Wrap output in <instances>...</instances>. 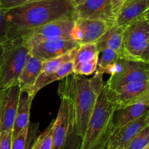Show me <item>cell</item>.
Wrapping results in <instances>:
<instances>
[{
    "label": "cell",
    "instance_id": "cell-12",
    "mask_svg": "<svg viewBox=\"0 0 149 149\" xmlns=\"http://www.w3.org/2000/svg\"><path fill=\"white\" fill-rule=\"evenodd\" d=\"M149 124V109L138 119L122 127L113 129L106 149H124L128 143Z\"/></svg>",
    "mask_w": 149,
    "mask_h": 149
},
{
    "label": "cell",
    "instance_id": "cell-29",
    "mask_svg": "<svg viewBox=\"0 0 149 149\" xmlns=\"http://www.w3.org/2000/svg\"><path fill=\"white\" fill-rule=\"evenodd\" d=\"M31 1V0H0V6L4 13H5L12 9L27 4Z\"/></svg>",
    "mask_w": 149,
    "mask_h": 149
},
{
    "label": "cell",
    "instance_id": "cell-15",
    "mask_svg": "<svg viewBox=\"0 0 149 149\" xmlns=\"http://www.w3.org/2000/svg\"><path fill=\"white\" fill-rule=\"evenodd\" d=\"M149 9V0H125L116 17L115 24L126 28L142 17Z\"/></svg>",
    "mask_w": 149,
    "mask_h": 149
},
{
    "label": "cell",
    "instance_id": "cell-4",
    "mask_svg": "<svg viewBox=\"0 0 149 149\" xmlns=\"http://www.w3.org/2000/svg\"><path fill=\"white\" fill-rule=\"evenodd\" d=\"M0 50V89H5L18 85L30 51L26 42H5Z\"/></svg>",
    "mask_w": 149,
    "mask_h": 149
},
{
    "label": "cell",
    "instance_id": "cell-22",
    "mask_svg": "<svg viewBox=\"0 0 149 149\" xmlns=\"http://www.w3.org/2000/svg\"><path fill=\"white\" fill-rule=\"evenodd\" d=\"M77 48H78V47L68 51V52L65 53L63 54V55L60 56L43 61L42 72L39 74V77H43V76L47 75V74H50V73L56 71L58 68H60L61 66L63 65L65 63L72 61L74 59L76 52H77Z\"/></svg>",
    "mask_w": 149,
    "mask_h": 149
},
{
    "label": "cell",
    "instance_id": "cell-18",
    "mask_svg": "<svg viewBox=\"0 0 149 149\" xmlns=\"http://www.w3.org/2000/svg\"><path fill=\"white\" fill-rule=\"evenodd\" d=\"M32 101L26 91H20L18 106L13 129V138L16 137L23 129L29 126Z\"/></svg>",
    "mask_w": 149,
    "mask_h": 149
},
{
    "label": "cell",
    "instance_id": "cell-37",
    "mask_svg": "<svg viewBox=\"0 0 149 149\" xmlns=\"http://www.w3.org/2000/svg\"><path fill=\"white\" fill-rule=\"evenodd\" d=\"M41 1V0H31V1H29V2H32V1Z\"/></svg>",
    "mask_w": 149,
    "mask_h": 149
},
{
    "label": "cell",
    "instance_id": "cell-8",
    "mask_svg": "<svg viewBox=\"0 0 149 149\" xmlns=\"http://www.w3.org/2000/svg\"><path fill=\"white\" fill-rule=\"evenodd\" d=\"M61 105L58 115L52 124V149H62L68 134L75 129L72 104L67 96L60 94Z\"/></svg>",
    "mask_w": 149,
    "mask_h": 149
},
{
    "label": "cell",
    "instance_id": "cell-2",
    "mask_svg": "<svg viewBox=\"0 0 149 149\" xmlns=\"http://www.w3.org/2000/svg\"><path fill=\"white\" fill-rule=\"evenodd\" d=\"M58 93V95L67 96L71 101L74 113L75 131L82 138L98 94L91 87L90 79L74 73L61 80Z\"/></svg>",
    "mask_w": 149,
    "mask_h": 149
},
{
    "label": "cell",
    "instance_id": "cell-38",
    "mask_svg": "<svg viewBox=\"0 0 149 149\" xmlns=\"http://www.w3.org/2000/svg\"><path fill=\"white\" fill-rule=\"evenodd\" d=\"M144 149H149V144L148 145H147L146 146V147L145 148H144Z\"/></svg>",
    "mask_w": 149,
    "mask_h": 149
},
{
    "label": "cell",
    "instance_id": "cell-10",
    "mask_svg": "<svg viewBox=\"0 0 149 149\" xmlns=\"http://www.w3.org/2000/svg\"><path fill=\"white\" fill-rule=\"evenodd\" d=\"M111 25L102 20L75 18L72 38L79 45L95 43Z\"/></svg>",
    "mask_w": 149,
    "mask_h": 149
},
{
    "label": "cell",
    "instance_id": "cell-9",
    "mask_svg": "<svg viewBox=\"0 0 149 149\" xmlns=\"http://www.w3.org/2000/svg\"><path fill=\"white\" fill-rule=\"evenodd\" d=\"M74 17L102 20L110 24H114L116 21L111 0H86L74 7Z\"/></svg>",
    "mask_w": 149,
    "mask_h": 149
},
{
    "label": "cell",
    "instance_id": "cell-21",
    "mask_svg": "<svg viewBox=\"0 0 149 149\" xmlns=\"http://www.w3.org/2000/svg\"><path fill=\"white\" fill-rule=\"evenodd\" d=\"M99 55L96 43H87L78 47L73 59V69L89 62Z\"/></svg>",
    "mask_w": 149,
    "mask_h": 149
},
{
    "label": "cell",
    "instance_id": "cell-1",
    "mask_svg": "<svg viewBox=\"0 0 149 149\" xmlns=\"http://www.w3.org/2000/svg\"><path fill=\"white\" fill-rule=\"evenodd\" d=\"M74 16L71 0L32 1L4 13L7 42H19L33 29L55 20Z\"/></svg>",
    "mask_w": 149,
    "mask_h": 149
},
{
    "label": "cell",
    "instance_id": "cell-25",
    "mask_svg": "<svg viewBox=\"0 0 149 149\" xmlns=\"http://www.w3.org/2000/svg\"><path fill=\"white\" fill-rule=\"evenodd\" d=\"M52 124L49 127L39 135L33 144L31 149H52Z\"/></svg>",
    "mask_w": 149,
    "mask_h": 149
},
{
    "label": "cell",
    "instance_id": "cell-16",
    "mask_svg": "<svg viewBox=\"0 0 149 149\" xmlns=\"http://www.w3.org/2000/svg\"><path fill=\"white\" fill-rule=\"evenodd\" d=\"M149 109V97L121 109L116 110L113 115V129L122 127L138 119Z\"/></svg>",
    "mask_w": 149,
    "mask_h": 149
},
{
    "label": "cell",
    "instance_id": "cell-26",
    "mask_svg": "<svg viewBox=\"0 0 149 149\" xmlns=\"http://www.w3.org/2000/svg\"><path fill=\"white\" fill-rule=\"evenodd\" d=\"M29 131V126L23 129L16 137L12 139L11 149H28L30 144Z\"/></svg>",
    "mask_w": 149,
    "mask_h": 149
},
{
    "label": "cell",
    "instance_id": "cell-13",
    "mask_svg": "<svg viewBox=\"0 0 149 149\" xmlns=\"http://www.w3.org/2000/svg\"><path fill=\"white\" fill-rule=\"evenodd\" d=\"M75 24V17L63 18L55 20L33 29L29 32L21 42H24L29 37H36L45 39H72V32Z\"/></svg>",
    "mask_w": 149,
    "mask_h": 149
},
{
    "label": "cell",
    "instance_id": "cell-39",
    "mask_svg": "<svg viewBox=\"0 0 149 149\" xmlns=\"http://www.w3.org/2000/svg\"><path fill=\"white\" fill-rule=\"evenodd\" d=\"M0 58H1V50H0Z\"/></svg>",
    "mask_w": 149,
    "mask_h": 149
},
{
    "label": "cell",
    "instance_id": "cell-24",
    "mask_svg": "<svg viewBox=\"0 0 149 149\" xmlns=\"http://www.w3.org/2000/svg\"><path fill=\"white\" fill-rule=\"evenodd\" d=\"M149 144V124L143 129L124 149H144Z\"/></svg>",
    "mask_w": 149,
    "mask_h": 149
},
{
    "label": "cell",
    "instance_id": "cell-35",
    "mask_svg": "<svg viewBox=\"0 0 149 149\" xmlns=\"http://www.w3.org/2000/svg\"><path fill=\"white\" fill-rule=\"evenodd\" d=\"M143 17L145 18L146 19V20H148L149 21V9L148 10H147L146 12L145 13H144L143 15Z\"/></svg>",
    "mask_w": 149,
    "mask_h": 149
},
{
    "label": "cell",
    "instance_id": "cell-28",
    "mask_svg": "<svg viewBox=\"0 0 149 149\" xmlns=\"http://www.w3.org/2000/svg\"><path fill=\"white\" fill-rule=\"evenodd\" d=\"M81 137L77 134L75 129L68 134L62 149H81Z\"/></svg>",
    "mask_w": 149,
    "mask_h": 149
},
{
    "label": "cell",
    "instance_id": "cell-31",
    "mask_svg": "<svg viewBox=\"0 0 149 149\" xmlns=\"http://www.w3.org/2000/svg\"><path fill=\"white\" fill-rule=\"evenodd\" d=\"M7 42V27H6L4 13L0 6V46Z\"/></svg>",
    "mask_w": 149,
    "mask_h": 149
},
{
    "label": "cell",
    "instance_id": "cell-6",
    "mask_svg": "<svg viewBox=\"0 0 149 149\" xmlns=\"http://www.w3.org/2000/svg\"><path fill=\"white\" fill-rule=\"evenodd\" d=\"M148 42L149 21L142 16L124 29L121 58L141 61Z\"/></svg>",
    "mask_w": 149,
    "mask_h": 149
},
{
    "label": "cell",
    "instance_id": "cell-23",
    "mask_svg": "<svg viewBox=\"0 0 149 149\" xmlns=\"http://www.w3.org/2000/svg\"><path fill=\"white\" fill-rule=\"evenodd\" d=\"M120 58L118 53L111 48H103L99 51L98 64L96 71L103 74L106 73V70L116 64Z\"/></svg>",
    "mask_w": 149,
    "mask_h": 149
},
{
    "label": "cell",
    "instance_id": "cell-3",
    "mask_svg": "<svg viewBox=\"0 0 149 149\" xmlns=\"http://www.w3.org/2000/svg\"><path fill=\"white\" fill-rule=\"evenodd\" d=\"M116 105L105 83L97 95L93 113L81 138V149H106L113 129V115Z\"/></svg>",
    "mask_w": 149,
    "mask_h": 149
},
{
    "label": "cell",
    "instance_id": "cell-30",
    "mask_svg": "<svg viewBox=\"0 0 149 149\" xmlns=\"http://www.w3.org/2000/svg\"><path fill=\"white\" fill-rule=\"evenodd\" d=\"M13 132H0V149H11Z\"/></svg>",
    "mask_w": 149,
    "mask_h": 149
},
{
    "label": "cell",
    "instance_id": "cell-11",
    "mask_svg": "<svg viewBox=\"0 0 149 149\" xmlns=\"http://www.w3.org/2000/svg\"><path fill=\"white\" fill-rule=\"evenodd\" d=\"M20 91L21 90L19 85L13 86L5 89H1L0 132H13Z\"/></svg>",
    "mask_w": 149,
    "mask_h": 149
},
{
    "label": "cell",
    "instance_id": "cell-20",
    "mask_svg": "<svg viewBox=\"0 0 149 149\" xmlns=\"http://www.w3.org/2000/svg\"><path fill=\"white\" fill-rule=\"evenodd\" d=\"M125 28L113 24L108 29L106 33L96 42L98 51L103 48H111L119 53L121 58L122 51V34Z\"/></svg>",
    "mask_w": 149,
    "mask_h": 149
},
{
    "label": "cell",
    "instance_id": "cell-32",
    "mask_svg": "<svg viewBox=\"0 0 149 149\" xmlns=\"http://www.w3.org/2000/svg\"><path fill=\"white\" fill-rule=\"evenodd\" d=\"M125 1V0H111V3L112 5V9H113V12L114 13L115 16L116 17L118 13H119V10L122 7V4H124V2Z\"/></svg>",
    "mask_w": 149,
    "mask_h": 149
},
{
    "label": "cell",
    "instance_id": "cell-14",
    "mask_svg": "<svg viewBox=\"0 0 149 149\" xmlns=\"http://www.w3.org/2000/svg\"><path fill=\"white\" fill-rule=\"evenodd\" d=\"M109 92L116 104V110H119L149 97V81L133 82L125 85L116 91Z\"/></svg>",
    "mask_w": 149,
    "mask_h": 149
},
{
    "label": "cell",
    "instance_id": "cell-19",
    "mask_svg": "<svg viewBox=\"0 0 149 149\" xmlns=\"http://www.w3.org/2000/svg\"><path fill=\"white\" fill-rule=\"evenodd\" d=\"M73 73V60L72 61H68L65 63L63 65L61 66L60 68H58L56 71L50 73L49 74L43 76V77H38L36 83L33 85V87L28 91L29 96L31 99L33 100V98L35 97L38 92L45 87L47 85L53 83V82L57 81V80H61L63 79L64 77H67L69 74Z\"/></svg>",
    "mask_w": 149,
    "mask_h": 149
},
{
    "label": "cell",
    "instance_id": "cell-33",
    "mask_svg": "<svg viewBox=\"0 0 149 149\" xmlns=\"http://www.w3.org/2000/svg\"><path fill=\"white\" fill-rule=\"evenodd\" d=\"M141 61L149 64V42L141 56Z\"/></svg>",
    "mask_w": 149,
    "mask_h": 149
},
{
    "label": "cell",
    "instance_id": "cell-40",
    "mask_svg": "<svg viewBox=\"0 0 149 149\" xmlns=\"http://www.w3.org/2000/svg\"></svg>",
    "mask_w": 149,
    "mask_h": 149
},
{
    "label": "cell",
    "instance_id": "cell-27",
    "mask_svg": "<svg viewBox=\"0 0 149 149\" xmlns=\"http://www.w3.org/2000/svg\"><path fill=\"white\" fill-rule=\"evenodd\" d=\"M98 58L99 55L96 56L95 58H93L89 62L85 63L84 64L79 66L78 67L73 69V73L77 74H81V75H90V74H93L95 72L97 67V64H98Z\"/></svg>",
    "mask_w": 149,
    "mask_h": 149
},
{
    "label": "cell",
    "instance_id": "cell-36",
    "mask_svg": "<svg viewBox=\"0 0 149 149\" xmlns=\"http://www.w3.org/2000/svg\"><path fill=\"white\" fill-rule=\"evenodd\" d=\"M1 89H0V107H1Z\"/></svg>",
    "mask_w": 149,
    "mask_h": 149
},
{
    "label": "cell",
    "instance_id": "cell-17",
    "mask_svg": "<svg viewBox=\"0 0 149 149\" xmlns=\"http://www.w3.org/2000/svg\"><path fill=\"white\" fill-rule=\"evenodd\" d=\"M43 61L29 53L24 67L20 74L18 85L21 91L30 90L42 72Z\"/></svg>",
    "mask_w": 149,
    "mask_h": 149
},
{
    "label": "cell",
    "instance_id": "cell-7",
    "mask_svg": "<svg viewBox=\"0 0 149 149\" xmlns=\"http://www.w3.org/2000/svg\"><path fill=\"white\" fill-rule=\"evenodd\" d=\"M24 42L29 46L30 53L42 61L60 56L79 46V44L72 39H45L29 37Z\"/></svg>",
    "mask_w": 149,
    "mask_h": 149
},
{
    "label": "cell",
    "instance_id": "cell-5",
    "mask_svg": "<svg viewBox=\"0 0 149 149\" xmlns=\"http://www.w3.org/2000/svg\"><path fill=\"white\" fill-rule=\"evenodd\" d=\"M106 73L111 77L106 83L109 91L115 92L128 83L149 81V64L141 61L119 58L115 65L109 68Z\"/></svg>",
    "mask_w": 149,
    "mask_h": 149
},
{
    "label": "cell",
    "instance_id": "cell-34",
    "mask_svg": "<svg viewBox=\"0 0 149 149\" xmlns=\"http://www.w3.org/2000/svg\"><path fill=\"white\" fill-rule=\"evenodd\" d=\"M71 2H72L74 7H76V6H78L79 4H81V3H83L84 1H85L86 0H71Z\"/></svg>",
    "mask_w": 149,
    "mask_h": 149
}]
</instances>
